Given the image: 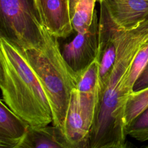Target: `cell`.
I'll return each instance as SVG.
<instances>
[{"label":"cell","mask_w":148,"mask_h":148,"mask_svg":"<svg viewBox=\"0 0 148 148\" xmlns=\"http://www.w3.org/2000/svg\"><path fill=\"white\" fill-rule=\"evenodd\" d=\"M147 39L148 16L135 28L121 29L116 60L99 96L90 134V148L127 147L124 118L127 99L122 95V88L136 54Z\"/></svg>","instance_id":"obj_1"},{"label":"cell","mask_w":148,"mask_h":148,"mask_svg":"<svg viewBox=\"0 0 148 148\" xmlns=\"http://www.w3.org/2000/svg\"><path fill=\"white\" fill-rule=\"evenodd\" d=\"M0 86L2 99L29 125L53 121L49 101L23 50L0 36Z\"/></svg>","instance_id":"obj_2"},{"label":"cell","mask_w":148,"mask_h":148,"mask_svg":"<svg viewBox=\"0 0 148 148\" xmlns=\"http://www.w3.org/2000/svg\"><path fill=\"white\" fill-rule=\"evenodd\" d=\"M43 32L44 43L41 47L23 51L49 101L53 125L63 132L71 94L76 88L79 75L64 58L58 38L51 35L46 27Z\"/></svg>","instance_id":"obj_3"},{"label":"cell","mask_w":148,"mask_h":148,"mask_svg":"<svg viewBox=\"0 0 148 148\" xmlns=\"http://www.w3.org/2000/svg\"><path fill=\"white\" fill-rule=\"evenodd\" d=\"M44 27L35 0H0V36L22 50L43 45Z\"/></svg>","instance_id":"obj_4"},{"label":"cell","mask_w":148,"mask_h":148,"mask_svg":"<svg viewBox=\"0 0 148 148\" xmlns=\"http://www.w3.org/2000/svg\"><path fill=\"white\" fill-rule=\"evenodd\" d=\"M99 3L98 52L97 57L99 63L100 96L116 60L121 29L112 19L105 2L103 1Z\"/></svg>","instance_id":"obj_5"},{"label":"cell","mask_w":148,"mask_h":148,"mask_svg":"<svg viewBox=\"0 0 148 148\" xmlns=\"http://www.w3.org/2000/svg\"><path fill=\"white\" fill-rule=\"evenodd\" d=\"M99 20L95 10L88 29L77 33L69 43L64 45L62 54L71 69L79 75L97 58L98 52Z\"/></svg>","instance_id":"obj_6"},{"label":"cell","mask_w":148,"mask_h":148,"mask_svg":"<svg viewBox=\"0 0 148 148\" xmlns=\"http://www.w3.org/2000/svg\"><path fill=\"white\" fill-rule=\"evenodd\" d=\"M91 123L87 119L79 102L76 88L71 94L63 132L72 148H90Z\"/></svg>","instance_id":"obj_7"},{"label":"cell","mask_w":148,"mask_h":148,"mask_svg":"<svg viewBox=\"0 0 148 148\" xmlns=\"http://www.w3.org/2000/svg\"><path fill=\"white\" fill-rule=\"evenodd\" d=\"M117 27L124 30L139 25L148 16V0H105Z\"/></svg>","instance_id":"obj_8"},{"label":"cell","mask_w":148,"mask_h":148,"mask_svg":"<svg viewBox=\"0 0 148 148\" xmlns=\"http://www.w3.org/2000/svg\"><path fill=\"white\" fill-rule=\"evenodd\" d=\"M43 24L48 31L57 38H66L73 31L69 0H39Z\"/></svg>","instance_id":"obj_9"},{"label":"cell","mask_w":148,"mask_h":148,"mask_svg":"<svg viewBox=\"0 0 148 148\" xmlns=\"http://www.w3.org/2000/svg\"><path fill=\"white\" fill-rule=\"evenodd\" d=\"M29 125L0 101V147L18 148Z\"/></svg>","instance_id":"obj_10"},{"label":"cell","mask_w":148,"mask_h":148,"mask_svg":"<svg viewBox=\"0 0 148 148\" xmlns=\"http://www.w3.org/2000/svg\"><path fill=\"white\" fill-rule=\"evenodd\" d=\"M72 148L64 133L54 125H29L18 148Z\"/></svg>","instance_id":"obj_11"},{"label":"cell","mask_w":148,"mask_h":148,"mask_svg":"<svg viewBox=\"0 0 148 148\" xmlns=\"http://www.w3.org/2000/svg\"><path fill=\"white\" fill-rule=\"evenodd\" d=\"M76 90L80 102L98 105L99 101V63L97 57L78 76Z\"/></svg>","instance_id":"obj_12"},{"label":"cell","mask_w":148,"mask_h":148,"mask_svg":"<svg viewBox=\"0 0 148 148\" xmlns=\"http://www.w3.org/2000/svg\"><path fill=\"white\" fill-rule=\"evenodd\" d=\"M97 0H69V11L73 30L77 33L86 32L93 19Z\"/></svg>","instance_id":"obj_13"},{"label":"cell","mask_w":148,"mask_h":148,"mask_svg":"<svg viewBox=\"0 0 148 148\" xmlns=\"http://www.w3.org/2000/svg\"><path fill=\"white\" fill-rule=\"evenodd\" d=\"M148 64V39L142 45L136 54L122 88V95L127 100L133 92L134 84Z\"/></svg>","instance_id":"obj_14"},{"label":"cell","mask_w":148,"mask_h":148,"mask_svg":"<svg viewBox=\"0 0 148 148\" xmlns=\"http://www.w3.org/2000/svg\"><path fill=\"white\" fill-rule=\"evenodd\" d=\"M147 106L148 87L140 90L133 91L128 95L125 103L124 117L126 129Z\"/></svg>","instance_id":"obj_15"},{"label":"cell","mask_w":148,"mask_h":148,"mask_svg":"<svg viewBox=\"0 0 148 148\" xmlns=\"http://www.w3.org/2000/svg\"><path fill=\"white\" fill-rule=\"evenodd\" d=\"M126 132L138 140H148V106L127 128Z\"/></svg>","instance_id":"obj_16"},{"label":"cell","mask_w":148,"mask_h":148,"mask_svg":"<svg viewBox=\"0 0 148 148\" xmlns=\"http://www.w3.org/2000/svg\"><path fill=\"white\" fill-rule=\"evenodd\" d=\"M148 87V64L136 81L133 91H138Z\"/></svg>","instance_id":"obj_17"},{"label":"cell","mask_w":148,"mask_h":148,"mask_svg":"<svg viewBox=\"0 0 148 148\" xmlns=\"http://www.w3.org/2000/svg\"><path fill=\"white\" fill-rule=\"evenodd\" d=\"M35 5H36V9H37V10H38V12L39 15L40 16V17H41V18H42V20H43L42 12V9H41V7H40V5L39 0H35Z\"/></svg>","instance_id":"obj_18"},{"label":"cell","mask_w":148,"mask_h":148,"mask_svg":"<svg viewBox=\"0 0 148 148\" xmlns=\"http://www.w3.org/2000/svg\"><path fill=\"white\" fill-rule=\"evenodd\" d=\"M103 1H105V0H97V1H98V2H101Z\"/></svg>","instance_id":"obj_19"},{"label":"cell","mask_w":148,"mask_h":148,"mask_svg":"<svg viewBox=\"0 0 148 148\" xmlns=\"http://www.w3.org/2000/svg\"><path fill=\"white\" fill-rule=\"evenodd\" d=\"M146 147H147V148H148V145L147 146H145Z\"/></svg>","instance_id":"obj_20"}]
</instances>
